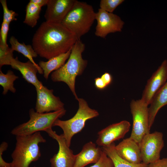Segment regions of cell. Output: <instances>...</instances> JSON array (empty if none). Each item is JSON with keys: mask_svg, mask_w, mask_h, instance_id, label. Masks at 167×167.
I'll list each match as a JSON object with an SVG mask.
<instances>
[{"mask_svg": "<svg viewBox=\"0 0 167 167\" xmlns=\"http://www.w3.org/2000/svg\"><path fill=\"white\" fill-rule=\"evenodd\" d=\"M78 39L62 23L45 21L34 34L32 46L38 55L47 59L71 49Z\"/></svg>", "mask_w": 167, "mask_h": 167, "instance_id": "6da1fadb", "label": "cell"}, {"mask_svg": "<svg viewBox=\"0 0 167 167\" xmlns=\"http://www.w3.org/2000/svg\"><path fill=\"white\" fill-rule=\"evenodd\" d=\"M85 48L84 44L81 40H77L71 48L67 62L53 71L51 76L53 82H62L66 84L77 100L78 98L75 91V79L83 73L88 64V61L82 57Z\"/></svg>", "mask_w": 167, "mask_h": 167, "instance_id": "7a4b0ae2", "label": "cell"}, {"mask_svg": "<svg viewBox=\"0 0 167 167\" xmlns=\"http://www.w3.org/2000/svg\"><path fill=\"white\" fill-rule=\"evenodd\" d=\"M16 136L15 147L11 154L12 167H29L32 162L36 161L41 156L39 144L45 143L46 140L40 132Z\"/></svg>", "mask_w": 167, "mask_h": 167, "instance_id": "3957f363", "label": "cell"}, {"mask_svg": "<svg viewBox=\"0 0 167 167\" xmlns=\"http://www.w3.org/2000/svg\"><path fill=\"white\" fill-rule=\"evenodd\" d=\"M96 13L91 5L76 0L61 23L80 40L90 29L96 20Z\"/></svg>", "mask_w": 167, "mask_h": 167, "instance_id": "277c9868", "label": "cell"}, {"mask_svg": "<svg viewBox=\"0 0 167 167\" xmlns=\"http://www.w3.org/2000/svg\"><path fill=\"white\" fill-rule=\"evenodd\" d=\"M66 112L64 109L53 112L39 113L32 108L29 111V120L14 128L11 133L15 136H24L45 131L52 128L56 120L64 115Z\"/></svg>", "mask_w": 167, "mask_h": 167, "instance_id": "5b68a950", "label": "cell"}, {"mask_svg": "<svg viewBox=\"0 0 167 167\" xmlns=\"http://www.w3.org/2000/svg\"><path fill=\"white\" fill-rule=\"evenodd\" d=\"M79 108L75 115L66 120H62L59 118L54 122L53 126H58L62 130L63 136L69 147L71 144L72 137L81 131L84 127L87 120L98 116L99 113L96 110L89 107L84 99L78 98Z\"/></svg>", "mask_w": 167, "mask_h": 167, "instance_id": "8992f818", "label": "cell"}, {"mask_svg": "<svg viewBox=\"0 0 167 167\" xmlns=\"http://www.w3.org/2000/svg\"><path fill=\"white\" fill-rule=\"evenodd\" d=\"M148 106L141 99L133 100L130 103L133 124L130 137L138 143L144 136L150 133Z\"/></svg>", "mask_w": 167, "mask_h": 167, "instance_id": "52a82bcc", "label": "cell"}, {"mask_svg": "<svg viewBox=\"0 0 167 167\" xmlns=\"http://www.w3.org/2000/svg\"><path fill=\"white\" fill-rule=\"evenodd\" d=\"M142 163L148 165L159 160L164 145L163 133L156 131L144 136L139 143Z\"/></svg>", "mask_w": 167, "mask_h": 167, "instance_id": "ba28073f", "label": "cell"}, {"mask_svg": "<svg viewBox=\"0 0 167 167\" xmlns=\"http://www.w3.org/2000/svg\"><path fill=\"white\" fill-rule=\"evenodd\" d=\"M95 19L97 23L95 35L104 39L109 33L121 32L124 24L119 16L100 8L96 13Z\"/></svg>", "mask_w": 167, "mask_h": 167, "instance_id": "9c48e42d", "label": "cell"}, {"mask_svg": "<svg viewBox=\"0 0 167 167\" xmlns=\"http://www.w3.org/2000/svg\"><path fill=\"white\" fill-rule=\"evenodd\" d=\"M45 131L49 137L55 140L58 144L57 153L50 160L51 167H73L75 155L67 146L62 134L58 135L52 128L48 129Z\"/></svg>", "mask_w": 167, "mask_h": 167, "instance_id": "30bf717a", "label": "cell"}, {"mask_svg": "<svg viewBox=\"0 0 167 167\" xmlns=\"http://www.w3.org/2000/svg\"><path fill=\"white\" fill-rule=\"evenodd\" d=\"M167 60H165L148 80L141 100L148 105L155 94L166 82Z\"/></svg>", "mask_w": 167, "mask_h": 167, "instance_id": "8fae6325", "label": "cell"}, {"mask_svg": "<svg viewBox=\"0 0 167 167\" xmlns=\"http://www.w3.org/2000/svg\"><path fill=\"white\" fill-rule=\"evenodd\" d=\"M130 123L126 120L113 124L98 133L97 144L102 147L109 146L114 142L123 138L129 131Z\"/></svg>", "mask_w": 167, "mask_h": 167, "instance_id": "7c38bea8", "label": "cell"}, {"mask_svg": "<svg viewBox=\"0 0 167 167\" xmlns=\"http://www.w3.org/2000/svg\"><path fill=\"white\" fill-rule=\"evenodd\" d=\"M37 97L35 106L36 112L39 113L56 111L64 109V104L59 98L53 94L54 90L43 86L36 89Z\"/></svg>", "mask_w": 167, "mask_h": 167, "instance_id": "4fadbf2b", "label": "cell"}, {"mask_svg": "<svg viewBox=\"0 0 167 167\" xmlns=\"http://www.w3.org/2000/svg\"><path fill=\"white\" fill-rule=\"evenodd\" d=\"M76 0H49L44 17L47 22L61 23Z\"/></svg>", "mask_w": 167, "mask_h": 167, "instance_id": "5bb4252c", "label": "cell"}, {"mask_svg": "<svg viewBox=\"0 0 167 167\" xmlns=\"http://www.w3.org/2000/svg\"><path fill=\"white\" fill-rule=\"evenodd\" d=\"M115 149L120 157L129 162L135 164L142 162L139 143L130 137L115 145Z\"/></svg>", "mask_w": 167, "mask_h": 167, "instance_id": "9a60e30c", "label": "cell"}, {"mask_svg": "<svg viewBox=\"0 0 167 167\" xmlns=\"http://www.w3.org/2000/svg\"><path fill=\"white\" fill-rule=\"evenodd\" d=\"M103 150L92 141L85 144L81 152L75 155L73 167H84L91 163L95 164L100 159Z\"/></svg>", "mask_w": 167, "mask_h": 167, "instance_id": "2e32d148", "label": "cell"}, {"mask_svg": "<svg viewBox=\"0 0 167 167\" xmlns=\"http://www.w3.org/2000/svg\"><path fill=\"white\" fill-rule=\"evenodd\" d=\"M10 66L13 69L19 71L23 78L28 82L33 85L36 89H40L43 85L37 78V69L29 60L25 62H22L16 57L12 60Z\"/></svg>", "mask_w": 167, "mask_h": 167, "instance_id": "e0dca14e", "label": "cell"}, {"mask_svg": "<svg viewBox=\"0 0 167 167\" xmlns=\"http://www.w3.org/2000/svg\"><path fill=\"white\" fill-rule=\"evenodd\" d=\"M167 105V81L153 97L148 107L149 124L151 128L158 112Z\"/></svg>", "mask_w": 167, "mask_h": 167, "instance_id": "ac0fdd59", "label": "cell"}, {"mask_svg": "<svg viewBox=\"0 0 167 167\" xmlns=\"http://www.w3.org/2000/svg\"><path fill=\"white\" fill-rule=\"evenodd\" d=\"M71 49L67 52L54 57L47 61H40L38 65L43 71V76L47 80L50 74L56 71L63 65L66 61L69 58Z\"/></svg>", "mask_w": 167, "mask_h": 167, "instance_id": "d6986e66", "label": "cell"}, {"mask_svg": "<svg viewBox=\"0 0 167 167\" xmlns=\"http://www.w3.org/2000/svg\"><path fill=\"white\" fill-rule=\"evenodd\" d=\"M9 42L11 45V47L14 51H16L23 54L35 66L39 74H43L42 70L33 59V58L37 57L38 55L32 46L29 45H26L24 42L20 43L14 36H12L10 37Z\"/></svg>", "mask_w": 167, "mask_h": 167, "instance_id": "ffe728a7", "label": "cell"}, {"mask_svg": "<svg viewBox=\"0 0 167 167\" xmlns=\"http://www.w3.org/2000/svg\"><path fill=\"white\" fill-rule=\"evenodd\" d=\"M115 146L113 143L109 146L102 147L103 151L112 160L114 167H148V165L142 162L138 164H133L123 159L117 153Z\"/></svg>", "mask_w": 167, "mask_h": 167, "instance_id": "44dd1931", "label": "cell"}, {"mask_svg": "<svg viewBox=\"0 0 167 167\" xmlns=\"http://www.w3.org/2000/svg\"><path fill=\"white\" fill-rule=\"evenodd\" d=\"M41 7L29 1L26 8V15L24 23L33 28L37 24Z\"/></svg>", "mask_w": 167, "mask_h": 167, "instance_id": "7402d4cb", "label": "cell"}, {"mask_svg": "<svg viewBox=\"0 0 167 167\" xmlns=\"http://www.w3.org/2000/svg\"><path fill=\"white\" fill-rule=\"evenodd\" d=\"M18 76L16 75L14 72L10 70H8L6 74H4L0 71V85L3 87L2 94H6L8 91L13 93L16 91L14 87V82L18 79Z\"/></svg>", "mask_w": 167, "mask_h": 167, "instance_id": "603a6c76", "label": "cell"}, {"mask_svg": "<svg viewBox=\"0 0 167 167\" xmlns=\"http://www.w3.org/2000/svg\"><path fill=\"white\" fill-rule=\"evenodd\" d=\"M14 50L8 45H5L0 42V67L5 65H10L14 58Z\"/></svg>", "mask_w": 167, "mask_h": 167, "instance_id": "cb8c5ba5", "label": "cell"}, {"mask_svg": "<svg viewBox=\"0 0 167 167\" xmlns=\"http://www.w3.org/2000/svg\"><path fill=\"white\" fill-rule=\"evenodd\" d=\"M124 1V0H101L100 3V8L108 12L113 13L116 8Z\"/></svg>", "mask_w": 167, "mask_h": 167, "instance_id": "d4e9b609", "label": "cell"}, {"mask_svg": "<svg viewBox=\"0 0 167 167\" xmlns=\"http://www.w3.org/2000/svg\"><path fill=\"white\" fill-rule=\"evenodd\" d=\"M0 2L3 10V21L10 24L11 22L16 20L17 19L16 17L18 15V14L15 11L9 9L7 7L6 1L0 0Z\"/></svg>", "mask_w": 167, "mask_h": 167, "instance_id": "484cf974", "label": "cell"}, {"mask_svg": "<svg viewBox=\"0 0 167 167\" xmlns=\"http://www.w3.org/2000/svg\"><path fill=\"white\" fill-rule=\"evenodd\" d=\"M90 167H114V166L112 160L103 150L99 160Z\"/></svg>", "mask_w": 167, "mask_h": 167, "instance_id": "4316f807", "label": "cell"}, {"mask_svg": "<svg viewBox=\"0 0 167 167\" xmlns=\"http://www.w3.org/2000/svg\"><path fill=\"white\" fill-rule=\"evenodd\" d=\"M9 24L3 21L0 32V42L5 45H7V39L9 29Z\"/></svg>", "mask_w": 167, "mask_h": 167, "instance_id": "83f0119b", "label": "cell"}, {"mask_svg": "<svg viewBox=\"0 0 167 167\" xmlns=\"http://www.w3.org/2000/svg\"><path fill=\"white\" fill-rule=\"evenodd\" d=\"M8 147V143L5 141L2 143L0 145V167H12L11 163H8L3 160L2 155Z\"/></svg>", "mask_w": 167, "mask_h": 167, "instance_id": "f1b7e54d", "label": "cell"}, {"mask_svg": "<svg viewBox=\"0 0 167 167\" xmlns=\"http://www.w3.org/2000/svg\"><path fill=\"white\" fill-rule=\"evenodd\" d=\"M148 167H167V157L151 163L148 165Z\"/></svg>", "mask_w": 167, "mask_h": 167, "instance_id": "f546056e", "label": "cell"}, {"mask_svg": "<svg viewBox=\"0 0 167 167\" xmlns=\"http://www.w3.org/2000/svg\"><path fill=\"white\" fill-rule=\"evenodd\" d=\"M94 80L95 87L98 89L103 90L107 87L101 77L96 78Z\"/></svg>", "mask_w": 167, "mask_h": 167, "instance_id": "4dcf8cb0", "label": "cell"}, {"mask_svg": "<svg viewBox=\"0 0 167 167\" xmlns=\"http://www.w3.org/2000/svg\"><path fill=\"white\" fill-rule=\"evenodd\" d=\"M101 77L107 86L109 85L112 81V77L111 75L109 73H105L101 76Z\"/></svg>", "mask_w": 167, "mask_h": 167, "instance_id": "1f68e13d", "label": "cell"}, {"mask_svg": "<svg viewBox=\"0 0 167 167\" xmlns=\"http://www.w3.org/2000/svg\"><path fill=\"white\" fill-rule=\"evenodd\" d=\"M49 0H30V1L41 7L47 5Z\"/></svg>", "mask_w": 167, "mask_h": 167, "instance_id": "d6a6232c", "label": "cell"}]
</instances>
